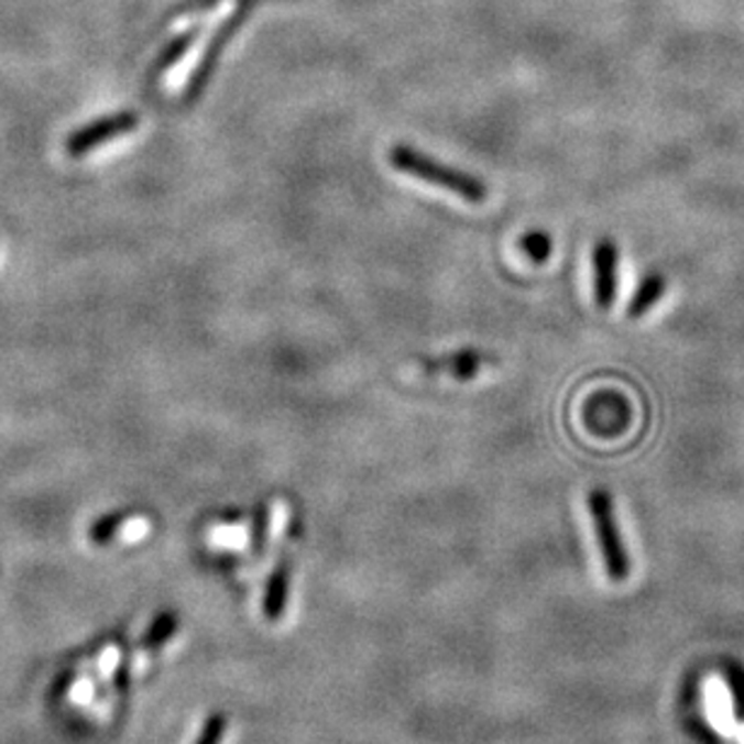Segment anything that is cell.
Here are the masks:
<instances>
[{
	"instance_id": "6da1fadb",
	"label": "cell",
	"mask_w": 744,
	"mask_h": 744,
	"mask_svg": "<svg viewBox=\"0 0 744 744\" xmlns=\"http://www.w3.org/2000/svg\"><path fill=\"white\" fill-rule=\"evenodd\" d=\"M390 165L394 169L404 172V175L420 179L433 186H440L445 192H452L462 198V201L469 204H483L489 198L486 184L479 182L474 175L469 172L455 169L438 163V160L428 157L426 153L416 151L412 145H394L390 151Z\"/></svg>"
},
{
	"instance_id": "7a4b0ae2",
	"label": "cell",
	"mask_w": 744,
	"mask_h": 744,
	"mask_svg": "<svg viewBox=\"0 0 744 744\" xmlns=\"http://www.w3.org/2000/svg\"><path fill=\"white\" fill-rule=\"evenodd\" d=\"M590 515L594 523V535H598V541H600L606 576H610L614 582L626 580L631 573V564H628L624 539L622 535H619V527H616L612 495L602 489H594L590 493Z\"/></svg>"
},
{
	"instance_id": "3957f363",
	"label": "cell",
	"mask_w": 744,
	"mask_h": 744,
	"mask_svg": "<svg viewBox=\"0 0 744 744\" xmlns=\"http://www.w3.org/2000/svg\"><path fill=\"white\" fill-rule=\"evenodd\" d=\"M135 129H139V117L131 114V111H127V114H114V117L99 119V121L90 123V127H85V129L73 133V139L68 141V151L73 155H83V153L92 151V147L105 145L109 141L119 139V135H127Z\"/></svg>"
},
{
	"instance_id": "277c9868",
	"label": "cell",
	"mask_w": 744,
	"mask_h": 744,
	"mask_svg": "<svg viewBox=\"0 0 744 744\" xmlns=\"http://www.w3.org/2000/svg\"><path fill=\"white\" fill-rule=\"evenodd\" d=\"M616 262L619 250L612 240H600L592 252L594 269V303L600 309H610L616 297Z\"/></svg>"
},
{
	"instance_id": "5b68a950",
	"label": "cell",
	"mask_w": 744,
	"mask_h": 744,
	"mask_svg": "<svg viewBox=\"0 0 744 744\" xmlns=\"http://www.w3.org/2000/svg\"><path fill=\"white\" fill-rule=\"evenodd\" d=\"M486 363H491V355L477 349H462L450 355L433 358V361L426 363V372H433V375H450L455 380H471L479 375V370Z\"/></svg>"
},
{
	"instance_id": "8992f818",
	"label": "cell",
	"mask_w": 744,
	"mask_h": 744,
	"mask_svg": "<svg viewBox=\"0 0 744 744\" xmlns=\"http://www.w3.org/2000/svg\"><path fill=\"white\" fill-rule=\"evenodd\" d=\"M291 588V564L281 561L274 573H271L264 592V616L269 622H278L285 612V602H288Z\"/></svg>"
},
{
	"instance_id": "52a82bcc",
	"label": "cell",
	"mask_w": 744,
	"mask_h": 744,
	"mask_svg": "<svg viewBox=\"0 0 744 744\" xmlns=\"http://www.w3.org/2000/svg\"><path fill=\"white\" fill-rule=\"evenodd\" d=\"M665 291H667V278L663 274H657V271H650V274L638 283L634 297H631L628 317L638 319L646 315L648 309L665 295Z\"/></svg>"
},
{
	"instance_id": "ba28073f",
	"label": "cell",
	"mask_w": 744,
	"mask_h": 744,
	"mask_svg": "<svg viewBox=\"0 0 744 744\" xmlns=\"http://www.w3.org/2000/svg\"><path fill=\"white\" fill-rule=\"evenodd\" d=\"M519 250H523L535 264L549 262L551 250H554L551 234L544 230H527L523 238H519Z\"/></svg>"
},
{
	"instance_id": "9c48e42d",
	"label": "cell",
	"mask_w": 744,
	"mask_h": 744,
	"mask_svg": "<svg viewBox=\"0 0 744 744\" xmlns=\"http://www.w3.org/2000/svg\"><path fill=\"white\" fill-rule=\"evenodd\" d=\"M177 631V619L172 614H163L155 619V624L147 628V634L143 638V648H157L163 646L167 638H172V634Z\"/></svg>"
},
{
	"instance_id": "30bf717a",
	"label": "cell",
	"mask_w": 744,
	"mask_h": 744,
	"mask_svg": "<svg viewBox=\"0 0 744 744\" xmlns=\"http://www.w3.org/2000/svg\"><path fill=\"white\" fill-rule=\"evenodd\" d=\"M192 42H194V32H186V34L177 36V40L172 42V44L165 48L163 54H160V58H157V70L163 73V70H167V68H172V66H177L179 61L184 58V54L189 52Z\"/></svg>"
},
{
	"instance_id": "8fae6325",
	"label": "cell",
	"mask_w": 744,
	"mask_h": 744,
	"mask_svg": "<svg viewBox=\"0 0 744 744\" xmlns=\"http://www.w3.org/2000/svg\"><path fill=\"white\" fill-rule=\"evenodd\" d=\"M226 730H228V721L222 713H214L206 721V725L201 727V733H198L194 744H222V737H226Z\"/></svg>"
}]
</instances>
